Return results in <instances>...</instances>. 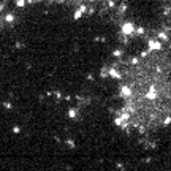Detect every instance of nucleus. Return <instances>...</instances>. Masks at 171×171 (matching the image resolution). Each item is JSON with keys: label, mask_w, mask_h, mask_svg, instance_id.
I'll return each instance as SVG.
<instances>
[{"label": "nucleus", "mask_w": 171, "mask_h": 171, "mask_svg": "<svg viewBox=\"0 0 171 171\" xmlns=\"http://www.w3.org/2000/svg\"><path fill=\"white\" fill-rule=\"evenodd\" d=\"M149 48L152 49V51H155V49H160L162 46H160V43H157V41H149Z\"/></svg>", "instance_id": "f257e3e1"}, {"label": "nucleus", "mask_w": 171, "mask_h": 171, "mask_svg": "<svg viewBox=\"0 0 171 171\" xmlns=\"http://www.w3.org/2000/svg\"><path fill=\"white\" fill-rule=\"evenodd\" d=\"M133 32V24H125L124 25V33H130Z\"/></svg>", "instance_id": "f03ea898"}, {"label": "nucleus", "mask_w": 171, "mask_h": 171, "mask_svg": "<svg viewBox=\"0 0 171 171\" xmlns=\"http://www.w3.org/2000/svg\"><path fill=\"white\" fill-rule=\"evenodd\" d=\"M3 13H5V11H3V5L0 3V24H2V16H3Z\"/></svg>", "instance_id": "7ed1b4c3"}, {"label": "nucleus", "mask_w": 171, "mask_h": 171, "mask_svg": "<svg viewBox=\"0 0 171 171\" xmlns=\"http://www.w3.org/2000/svg\"><path fill=\"white\" fill-rule=\"evenodd\" d=\"M122 93H124V95H130V89H128V87H124Z\"/></svg>", "instance_id": "20e7f679"}, {"label": "nucleus", "mask_w": 171, "mask_h": 171, "mask_svg": "<svg viewBox=\"0 0 171 171\" xmlns=\"http://www.w3.org/2000/svg\"><path fill=\"white\" fill-rule=\"evenodd\" d=\"M160 40H162V41H166V40H168V38H166V35H165V33H160Z\"/></svg>", "instance_id": "39448f33"}, {"label": "nucleus", "mask_w": 171, "mask_h": 171, "mask_svg": "<svg viewBox=\"0 0 171 171\" xmlns=\"http://www.w3.org/2000/svg\"><path fill=\"white\" fill-rule=\"evenodd\" d=\"M147 97H149V98H154V97H155V92H154V90H152V92H150V93H149V95H147Z\"/></svg>", "instance_id": "423d86ee"}]
</instances>
